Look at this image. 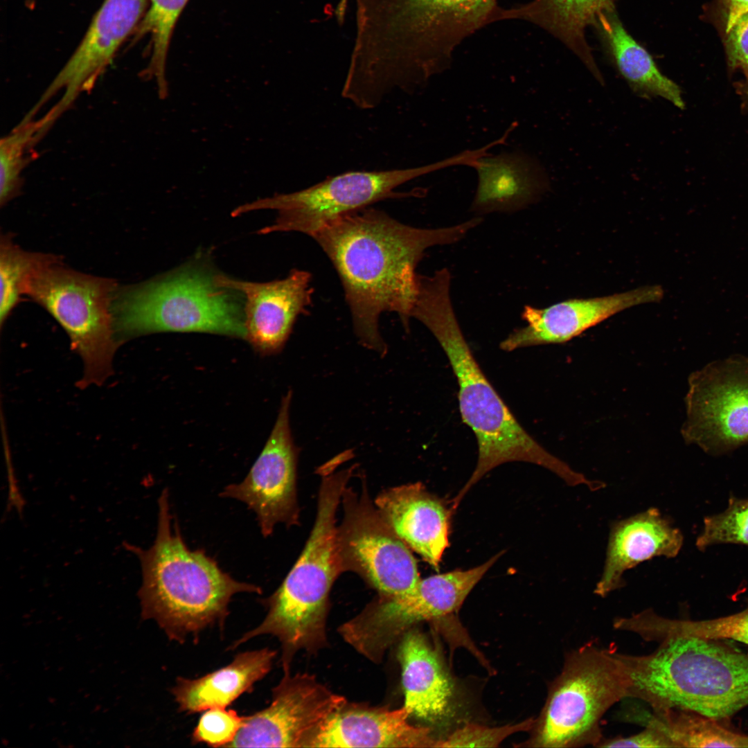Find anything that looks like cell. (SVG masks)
<instances>
[{"instance_id":"obj_29","label":"cell","mask_w":748,"mask_h":748,"mask_svg":"<svg viewBox=\"0 0 748 748\" xmlns=\"http://www.w3.org/2000/svg\"><path fill=\"white\" fill-rule=\"evenodd\" d=\"M45 114L39 119L24 116L0 141V204H6L20 193L22 174L35 156L37 143L53 125Z\"/></svg>"},{"instance_id":"obj_34","label":"cell","mask_w":748,"mask_h":748,"mask_svg":"<svg viewBox=\"0 0 748 748\" xmlns=\"http://www.w3.org/2000/svg\"><path fill=\"white\" fill-rule=\"evenodd\" d=\"M535 720L528 719L516 724L489 727L468 724L454 731L445 739L437 740L435 747H495L508 736L533 729Z\"/></svg>"},{"instance_id":"obj_14","label":"cell","mask_w":748,"mask_h":748,"mask_svg":"<svg viewBox=\"0 0 748 748\" xmlns=\"http://www.w3.org/2000/svg\"><path fill=\"white\" fill-rule=\"evenodd\" d=\"M346 702L314 675L285 672L272 690L270 705L244 716L226 747H307L324 722Z\"/></svg>"},{"instance_id":"obj_23","label":"cell","mask_w":748,"mask_h":748,"mask_svg":"<svg viewBox=\"0 0 748 748\" xmlns=\"http://www.w3.org/2000/svg\"><path fill=\"white\" fill-rule=\"evenodd\" d=\"M404 706L410 715L431 724L452 715L454 686L436 650L416 627L399 640Z\"/></svg>"},{"instance_id":"obj_7","label":"cell","mask_w":748,"mask_h":748,"mask_svg":"<svg viewBox=\"0 0 748 748\" xmlns=\"http://www.w3.org/2000/svg\"><path fill=\"white\" fill-rule=\"evenodd\" d=\"M216 275L199 258L148 281L118 287L112 309L118 344L163 332L245 339L242 295L220 285Z\"/></svg>"},{"instance_id":"obj_6","label":"cell","mask_w":748,"mask_h":748,"mask_svg":"<svg viewBox=\"0 0 748 748\" xmlns=\"http://www.w3.org/2000/svg\"><path fill=\"white\" fill-rule=\"evenodd\" d=\"M652 653L622 654L630 697L652 710L678 709L720 720L748 706V654L718 639L672 636Z\"/></svg>"},{"instance_id":"obj_18","label":"cell","mask_w":748,"mask_h":748,"mask_svg":"<svg viewBox=\"0 0 748 748\" xmlns=\"http://www.w3.org/2000/svg\"><path fill=\"white\" fill-rule=\"evenodd\" d=\"M664 290L648 285L627 292L589 299H572L544 308L526 305L522 317L526 326L515 329L500 343L504 351L566 343L625 309L659 301Z\"/></svg>"},{"instance_id":"obj_2","label":"cell","mask_w":748,"mask_h":748,"mask_svg":"<svg viewBox=\"0 0 748 748\" xmlns=\"http://www.w3.org/2000/svg\"><path fill=\"white\" fill-rule=\"evenodd\" d=\"M499 0H357L348 70L371 91L412 90L447 70L456 48L497 21Z\"/></svg>"},{"instance_id":"obj_36","label":"cell","mask_w":748,"mask_h":748,"mask_svg":"<svg viewBox=\"0 0 748 748\" xmlns=\"http://www.w3.org/2000/svg\"><path fill=\"white\" fill-rule=\"evenodd\" d=\"M645 729L634 735L613 738H603L597 747H636L655 748L673 747L667 737L656 727L651 724L643 725Z\"/></svg>"},{"instance_id":"obj_22","label":"cell","mask_w":748,"mask_h":748,"mask_svg":"<svg viewBox=\"0 0 748 748\" xmlns=\"http://www.w3.org/2000/svg\"><path fill=\"white\" fill-rule=\"evenodd\" d=\"M478 185L471 211L511 213L536 202L549 188L547 175L531 155L517 150L479 158Z\"/></svg>"},{"instance_id":"obj_32","label":"cell","mask_w":748,"mask_h":748,"mask_svg":"<svg viewBox=\"0 0 748 748\" xmlns=\"http://www.w3.org/2000/svg\"><path fill=\"white\" fill-rule=\"evenodd\" d=\"M722 544L748 546V498L732 496L725 510L704 519L696 540L697 549Z\"/></svg>"},{"instance_id":"obj_9","label":"cell","mask_w":748,"mask_h":748,"mask_svg":"<svg viewBox=\"0 0 748 748\" xmlns=\"http://www.w3.org/2000/svg\"><path fill=\"white\" fill-rule=\"evenodd\" d=\"M118 286L110 278L66 267L51 256L31 272L24 295L42 306L61 326L71 348L81 357L79 388L100 386L111 376L115 351L112 301Z\"/></svg>"},{"instance_id":"obj_25","label":"cell","mask_w":748,"mask_h":748,"mask_svg":"<svg viewBox=\"0 0 748 748\" xmlns=\"http://www.w3.org/2000/svg\"><path fill=\"white\" fill-rule=\"evenodd\" d=\"M592 26L608 60L636 95L646 99L660 97L684 108L680 87L625 29L616 10L601 13Z\"/></svg>"},{"instance_id":"obj_39","label":"cell","mask_w":748,"mask_h":748,"mask_svg":"<svg viewBox=\"0 0 748 748\" xmlns=\"http://www.w3.org/2000/svg\"><path fill=\"white\" fill-rule=\"evenodd\" d=\"M26 4L28 8H33L35 4L36 0H25Z\"/></svg>"},{"instance_id":"obj_38","label":"cell","mask_w":748,"mask_h":748,"mask_svg":"<svg viewBox=\"0 0 748 748\" xmlns=\"http://www.w3.org/2000/svg\"><path fill=\"white\" fill-rule=\"evenodd\" d=\"M744 75L745 80L741 84L740 90L748 104V73H745Z\"/></svg>"},{"instance_id":"obj_12","label":"cell","mask_w":748,"mask_h":748,"mask_svg":"<svg viewBox=\"0 0 748 748\" xmlns=\"http://www.w3.org/2000/svg\"><path fill=\"white\" fill-rule=\"evenodd\" d=\"M366 482L360 490L347 486L341 495L337 545L342 571L357 573L380 596L402 595L420 580L417 563L373 503Z\"/></svg>"},{"instance_id":"obj_11","label":"cell","mask_w":748,"mask_h":748,"mask_svg":"<svg viewBox=\"0 0 748 748\" xmlns=\"http://www.w3.org/2000/svg\"><path fill=\"white\" fill-rule=\"evenodd\" d=\"M503 553L468 569L420 578L404 594L378 595L359 614L343 623L344 639L369 661L380 663L386 651L418 623L438 621L456 612Z\"/></svg>"},{"instance_id":"obj_3","label":"cell","mask_w":748,"mask_h":748,"mask_svg":"<svg viewBox=\"0 0 748 748\" xmlns=\"http://www.w3.org/2000/svg\"><path fill=\"white\" fill-rule=\"evenodd\" d=\"M451 275L444 271L422 276L411 311L438 341L458 385V400L463 422L474 432L478 461L465 484L452 499L455 506L485 474L501 464L526 462L552 472L567 484L579 472L541 446L522 427L487 379L475 359L458 323L450 298Z\"/></svg>"},{"instance_id":"obj_10","label":"cell","mask_w":748,"mask_h":748,"mask_svg":"<svg viewBox=\"0 0 748 748\" xmlns=\"http://www.w3.org/2000/svg\"><path fill=\"white\" fill-rule=\"evenodd\" d=\"M460 163L459 157L455 154L419 167L350 171L299 191L276 194L241 205L231 215L235 217L251 211L276 210L278 215L274 222L260 230L259 233L296 231L311 236L329 221L379 201L420 196L422 190L399 193L395 189L417 177Z\"/></svg>"},{"instance_id":"obj_21","label":"cell","mask_w":748,"mask_h":748,"mask_svg":"<svg viewBox=\"0 0 748 748\" xmlns=\"http://www.w3.org/2000/svg\"><path fill=\"white\" fill-rule=\"evenodd\" d=\"M681 531L655 508L610 525L606 557L594 593L605 597L625 585L623 575L656 557H676L683 545Z\"/></svg>"},{"instance_id":"obj_5","label":"cell","mask_w":748,"mask_h":748,"mask_svg":"<svg viewBox=\"0 0 748 748\" xmlns=\"http://www.w3.org/2000/svg\"><path fill=\"white\" fill-rule=\"evenodd\" d=\"M343 462L335 456L317 469L321 483L317 515L305 546L280 587L261 600L267 609L262 622L232 644L235 648L263 634L276 637L281 644L284 671L290 670L297 652L315 654L328 644L329 594L343 573L337 545L336 514L356 467L338 470Z\"/></svg>"},{"instance_id":"obj_31","label":"cell","mask_w":748,"mask_h":748,"mask_svg":"<svg viewBox=\"0 0 748 748\" xmlns=\"http://www.w3.org/2000/svg\"><path fill=\"white\" fill-rule=\"evenodd\" d=\"M51 254L28 252L14 244L10 234L0 240V323H3L24 295L29 275Z\"/></svg>"},{"instance_id":"obj_24","label":"cell","mask_w":748,"mask_h":748,"mask_svg":"<svg viewBox=\"0 0 748 748\" xmlns=\"http://www.w3.org/2000/svg\"><path fill=\"white\" fill-rule=\"evenodd\" d=\"M614 10L615 0H531L510 8L501 7L497 21H522L542 28L570 49L603 84L585 30L601 13Z\"/></svg>"},{"instance_id":"obj_15","label":"cell","mask_w":748,"mask_h":748,"mask_svg":"<svg viewBox=\"0 0 748 748\" xmlns=\"http://www.w3.org/2000/svg\"><path fill=\"white\" fill-rule=\"evenodd\" d=\"M290 390L283 398L271 432L259 456L244 479L227 486L222 497L238 499L255 512L262 535H271L274 526L284 523L298 525L296 497L298 448L290 425Z\"/></svg>"},{"instance_id":"obj_8","label":"cell","mask_w":748,"mask_h":748,"mask_svg":"<svg viewBox=\"0 0 748 748\" xmlns=\"http://www.w3.org/2000/svg\"><path fill=\"white\" fill-rule=\"evenodd\" d=\"M632 681L618 653L587 643L566 655L528 741L535 747H597L600 722L609 708L630 697Z\"/></svg>"},{"instance_id":"obj_13","label":"cell","mask_w":748,"mask_h":748,"mask_svg":"<svg viewBox=\"0 0 748 748\" xmlns=\"http://www.w3.org/2000/svg\"><path fill=\"white\" fill-rule=\"evenodd\" d=\"M688 385L686 443L713 455L748 444V357L711 364L693 373Z\"/></svg>"},{"instance_id":"obj_19","label":"cell","mask_w":748,"mask_h":748,"mask_svg":"<svg viewBox=\"0 0 748 748\" xmlns=\"http://www.w3.org/2000/svg\"><path fill=\"white\" fill-rule=\"evenodd\" d=\"M398 709L346 702L310 740L307 747H435L427 727L411 724Z\"/></svg>"},{"instance_id":"obj_37","label":"cell","mask_w":748,"mask_h":748,"mask_svg":"<svg viewBox=\"0 0 748 748\" xmlns=\"http://www.w3.org/2000/svg\"><path fill=\"white\" fill-rule=\"evenodd\" d=\"M719 1L725 33H727L743 15L748 13V0H719Z\"/></svg>"},{"instance_id":"obj_27","label":"cell","mask_w":748,"mask_h":748,"mask_svg":"<svg viewBox=\"0 0 748 748\" xmlns=\"http://www.w3.org/2000/svg\"><path fill=\"white\" fill-rule=\"evenodd\" d=\"M632 720L658 728L673 747H748V736L693 711L667 709L641 712Z\"/></svg>"},{"instance_id":"obj_20","label":"cell","mask_w":748,"mask_h":748,"mask_svg":"<svg viewBox=\"0 0 748 748\" xmlns=\"http://www.w3.org/2000/svg\"><path fill=\"white\" fill-rule=\"evenodd\" d=\"M398 536L429 565L438 569L449 546L451 516L443 499L421 482L384 490L374 501Z\"/></svg>"},{"instance_id":"obj_28","label":"cell","mask_w":748,"mask_h":748,"mask_svg":"<svg viewBox=\"0 0 748 748\" xmlns=\"http://www.w3.org/2000/svg\"><path fill=\"white\" fill-rule=\"evenodd\" d=\"M188 0H150L148 9L132 35L130 44L150 37V60L142 71L144 78L154 79L159 98L168 93L166 64L175 25Z\"/></svg>"},{"instance_id":"obj_16","label":"cell","mask_w":748,"mask_h":748,"mask_svg":"<svg viewBox=\"0 0 748 748\" xmlns=\"http://www.w3.org/2000/svg\"><path fill=\"white\" fill-rule=\"evenodd\" d=\"M150 0H103L82 41L46 87L32 110L38 111L62 92L51 109L58 118L83 92L92 89L121 45L131 37Z\"/></svg>"},{"instance_id":"obj_30","label":"cell","mask_w":748,"mask_h":748,"mask_svg":"<svg viewBox=\"0 0 748 748\" xmlns=\"http://www.w3.org/2000/svg\"><path fill=\"white\" fill-rule=\"evenodd\" d=\"M648 629L655 641L672 636H690L732 639L748 645V605L736 614L700 621L670 619L655 613L648 620Z\"/></svg>"},{"instance_id":"obj_35","label":"cell","mask_w":748,"mask_h":748,"mask_svg":"<svg viewBox=\"0 0 748 748\" xmlns=\"http://www.w3.org/2000/svg\"><path fill=\"white\" fill-rule=\"evenodd\" d=\"M725 47L730 68L748 73V13L726 33Z\"/></svg>"},{"instance_id":"obj_33","label":"cell","mask_w":748,"mask_h":748,"mask_svg":"<svg viewBox=\"0 0 748 748\" xmlns=\"http://www.w3.org/2000/svg\"><path fill=\"white\" fill-rule=\"evenodd\" d=\"M244 717L232 709L215 706L206 710L192 733V742L226 747L242 726Z\"/></svg>"},{"instance_id":"obj_1","label":"cell","mask_w":748,"mask_h":748,"mask_svg":"<svg viewBox=\"0 0 748 748\" xmlns=\"http://www.w3.org/2000/svg\"><path fill=\"white\" fill-rule=\"evenodd\" d=\"M481 222L475 217L448 227L422 229L366 207L340 215L311 235L339 276L362 345L386 355L379 317L395 312L408 328L418 289L416 268L425 251L460 241Z\"/></svg>"},{"instance_id":"obj_17","label":"cell","mask_w":748,"mask_h":748,"mask_svg":"<svg viewBox=\"0 0 748 748\" xmlns=\"http://www.w3.org/2000/svg\"><path fill=\"white\" fill-rule=\"evenodd\" d=\"M310 272L293 269L281 280L254 283L217 274V283L240 293L244 300L246 337L262 355L279 353L298 316L312 303Z\"/></svg>"},{"instance_id":"obj_4","label":"cell","mask_w":748,"mask_h":748,"mask_svg":"<svg viewBox=\"0 0 748 748\" xmlns=\"http://www.w3.org/2000/svg\"><path fill=\"white\" fill-rule=\"evenodd\" d=\"M168 489L158 499L156 538L148 549L124 542L139 560L142 585L138 596L143 619L155 621L172 641L184 643L217 624L222 627L235 594H261L259 586L233 579L204 550H190L177 522L172 528Z\"/></svg>"},{"instance_id":"obj_26","label":"cell","mask_w":748,"mask_h":748,"mask_svg":"<svg viewBox=\"0 0 748 748\" xmlns=\"http://www.w3.org/2000/svg\"><path fill=\"white\" fill-rule=\"evenodd\" d=\"M275 656L276 652L269 648L247 651L199 678L178 677L171 692L179 710L191 714L228 706L269 672Z\"/></svg>"}]
</instances>
